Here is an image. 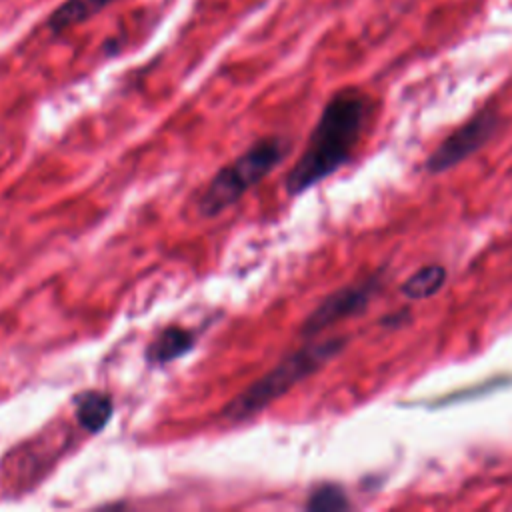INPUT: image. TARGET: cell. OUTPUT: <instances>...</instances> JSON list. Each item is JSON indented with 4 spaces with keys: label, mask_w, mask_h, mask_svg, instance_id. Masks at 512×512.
<instances>
[{
    "label": "cell",
    "mask_w": 512,
    "mask_h": 512,
    "mask_svg": "<svg viewBox=\"0 0 512 512\" xmlns=\"http://www.w3.org/2000/svg\"><path fill=\"white\" fill-rule=\"evenodd\" d=\"M502 128L498 108L484 106L464 124L452 130L424 160V172L430 176L444 174L482 150Z\"/></svg>",
    "instance_id": "obj_4"
},
{
    "label": "cell",
    "mask_w": 512,
    "mask_h": 512,
    "mask_svg": "<svg viewBox=\"0 0 512 512\" xmlns=\"http://www.w3.org/2000/svg\"><path fill=\"white\" fill-rule=\"evenodd\" d=\"M196 342L198 336L194 330L184 326H168L160 330L154 336V340L146 346L144 358L150 366L158 368L186 356L196 346Z\"/></svg>",
    "instance_id": "obj_6"
},
{
    "label": "cell",
    "mask_w": 512,
    "mask_h": 512,
    "mask_svg": "<svg viewBox=\"0 0 512 512\" xmlns=\"http://www.w3.org/2000/svg\"><path fill=\"white\" fill-rule=\"evenodd\" d=\"M512 382V376L510 374H498V376H492V378H486L482 382H476L472 386H466V388H458L454 392H448L440 398H436L434 402H428V406H450V404H458V402H468V400H474L478 396H486L498 388H504Z\"/></svg>",
    "instance_id": "obj_11"
},
{
    "label": "cell",
    "mask_w": 512,
    "mask_h": 512,
    "mask_svg": "<svg viewBox=\"0 0 512 512\" xmlns=\"http://www.w3.org/2000/svg\"><path fill=\"white\" fill-rule=\"evenodd\" d=\"M116 0H62L48 16L46 26L52 34H62L74 26H80L100 12H104Z\"/></svg>",
    "instance_id": "obj_8"
},
{
    "label": "cell",
    "mask_w": 512,
    "mask_h": 512,
    "mask_svg": "<svg viewBox=\"0 0 512 512\" xmlns=\"http://www.w3.org/2000/svg\"><path fill=\"white\" fill-rule=\"evenodd\" d=\"M410 320H412L410 310H408V308H398V310H394V312H390V314H384V316L378 320V326H382V328H386V330H396V328L408 324Z\"/></svg>",
    "instance_id": "obj_12"
},
{
    "label": "cell",
    "mask_w": 512,
    "mask_h": 512,
    "mask_svg": "<svg viewBox=\"0 0 512 512\" xmlns=\"http://www.w3.org/2000/svg\"><path fill=\"white\" fill-rule=\"evenodd\" d=\"M290 152L284 136H264L222 166L198 198L196 210L202 218L220 216L236 204L250 188L264 180Z\"/></svg>",
    "instance_id": "obj_3"
},
{
    "label": "cell",
    "mask_w": 512,
    "mask_h": 512,
    "mask_svg": "<svg viewBox=\"0 0 512 512\" xmlns=\"http://www.w3.org/2000/svg\"><path fill=\"white\" fill-rule=\"evenodd\" d=\"M304 508L312 512H342L350 510L352 502L340 484L322 482L308 494Z\"/></svg>",
    "instance_id": "obj_10"
},
{
    "label": "cell",
    "mask_w": 512,
    "mask_h": 512,
    "mask_svg": "<svg viewBox=\"0 0 512 512\" xmlns=\"http://www.w3.org/2000/svg\"><path fill=\"white\" fill-rule=\"evenodd\" d=\"M372 114V102L356 86L336 90L324 104L296 164L288 170L284 190L300 196L330 178L352 160Z\"/></svg>",
    "instance_id": "obj_1"
},
{
    "label": "cell",
    "mask_w": 512,
    "mask_h": 512,
    "mask_svg": "<svg viewBox=\"0 0 512 512\" xmlns=\"http://www.w3.org/2000/svg\"><path fill=\"white\" fill-rule=\"evenodd\" d=\"M384 280H386V270L380 268L356 282L336 288L324 300H320L318 306L304 318L298 334L304 340L316 338L318 334L326 332L328 328L340 324L342 320L364 314L366 308L370 306V302L382 290Z\"/></svg>",
    "instance_id": "obj_5"
},
{
    "label": "cell",
    "mask_w": 512,
    "mask_h": 512,
    "mask_svg": "<svg viewBox=\"0 0 512 512\" xmlns=\"http://www.w3.org/2000/svg\"><path fill=\"white\" fill-rule=\"evenodd\" d=\"M448 280V270L442 264H426L420 266L416 272H412L402 284H400V294L406 300H428L436 296Z\"/></svg>",
    "instance_id": "obj_9"
},
{
    "label": "cell",
    "mask_w": 512,
    "mask_h": 512,
    "mask_svg": "<svg viewBox=\"0 0 512 512\" xmlns=\"http://www.w3.org/2000/svg\"><path fill=\"white\" fill-rule=\"evenodd\" d=\"M72 406L76 422L90 434L102 432L114 416V400L104 390H82L72 398Z\"/></svg>",
    "instance_id": "obj_7"
},
{
    "label": "cell",
    "mask_w": 512,
    "mask_h": 512,
    "mask_svg": "<svg viewBox=\"0 0 512 512\" xmlns=\"http://www.w3.org/2000/svg\"><path fill=\"white\" fill-rule=\"evenodd\" d=\"M348 346L346 336L330 338H308L300 348L286 354L274 368L264 372L242 392H238L222 410L220 418L228 422H242L254 418L258 412L268 408L280 396L290 392L296 384L304 382L328 362L344 352Z\"/></svg>",
    "instance_id": "obj_2"
}]
</instances>
